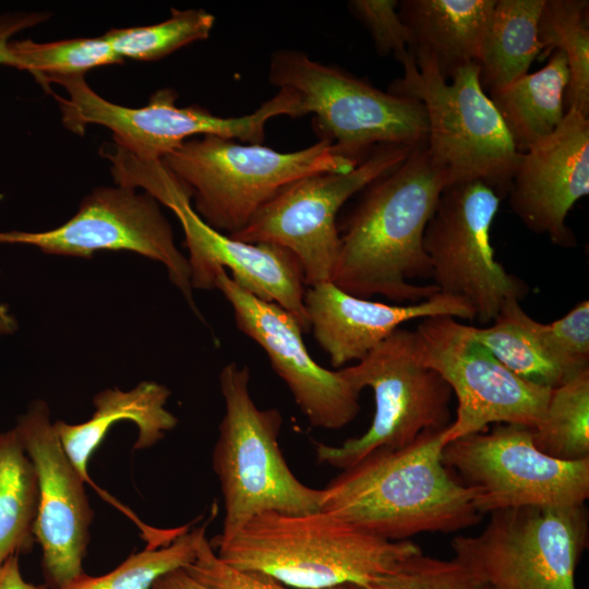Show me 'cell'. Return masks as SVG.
<instances>
[{
  "instance_id": "6da1fadb",
  "label": "cell",
  "mask_w": 589,
  "mask_h": 589,
  "mask_svg": "<svg viewBox=\"0 0 589 589\" xmlns=\"http://www.w3.org/2000/svg\"><path fill=\"white\" fill-rule=\"evenodd\" d=\"M447 175L436 166L425 144L366 188L339 229V253L330 281L345 292L369 298L381 294L416 303L440 292L434 285L411 280L431 278L423 248L425 227Z\"/></svg>"
},
{
  "instance_id": "7a4b0ae2",
  "label": "cell",
  "mask_w": 589,
  "mask_h": 589,
  "mask_svg": "<svg viewBox=\"0 0 589 589\" xmlns=\"http://www.w3.org/2000/svg\"><path fill=\"white\" fill-rule=\"evenodd\" d=\"M445 429L402 448L374 450L341 470L323 489L321 510L389 541L477 525L483 515L472 491L443 462Z\"/></svg>"
},
{
  "instance_id": "3957f363",
  "label": "cell",
  "mask_w": 589,
  "mask_h": 589,
  "mask_svg": "<svg viewBox=\"0 0 589 589\" xmlns=\"http://www.w3.org/2000/svg\"><path fill=\"white\" fill-rule=\"evenodd\" d=\"M216 549L227 564L293 589L364 586L421 552L410 540L378 538L323 510L260 514Z\"/></svg>"
},
{
  "instance_id": "277c9868",
  "label": "cell",
  "mask_w": 589,
  "mask_h": 589,
  "mask_svg": "<svg viewBox=\"0 0 589 589\" xmlns=\"http://www.w3.org/2000/svg\"><path fill=\"white\" fill-rule=\"evenodd\" d=\"M249 384L247 365L230 362L219 374L225 413L212 465L220 484L225 516L220 534L211 542L213 546L227 543L260 514L321 510L323 489L303 484L284 458L278 442L280 411L260 409Z\"/></svg>"
},
{
  "instance_id": "5b68a950",
  "label": "cell",
  "mask_w": 589,
  "mask_h": 589,
  "mask_svg": "<svg viewBox=\"0 0 589 589\" xmlns=\"http://www.w3.org/2000/svg\"><path fill=\"white\" fill-rule=\"evenodd\" d=\"M161 161L191 192L194 212L227 236L242 230L288 184L312 175L347 172L359 165L338 155L327 140L278 152L212 134L187 140Z\"/></svg>"
},
{
  "instance_id": "8992f818",
  "label": "cell",
  "mask_w": 589,
  "mask_h": 589,
  "mask_svg": "<svg viewBox=\"0 0 589 589\" xmlns=\"http://www.w3.org/2000/svg\"><path fill=\"white\" fill-rule=\"evenodd\" d=\"M399 62L404 75L387 92L423 105L426 149L449 184L481 181L500 196L508 193L522 153L481 85L479 64L465 65L445 80L422 55L408 51Z\"/></svg>"
},
{
  "instance_id": "52a82bcc",
  "label": "cell",
  "mask_w": 589,
  "mask_h": 589,
  "mask_svg": "<svg viewBox=\"0 0 589 589\" xmlns=\"http://www.w3.org/2000/svg\"><path fill=\"white\" fill-rule=\"evenodd\" d=\"M268 80L296 92L303 116H314L320 140L329 141L338 155L357 164L380 144L413 147L426 142V115L419 100L383 92L302 51L273 52Z\"/></svg>"
},
{
  "instance_id": "ba28073f",
  "label": "cell",
  "mask_w": 589,
  "mask_h": 589,
  "mask_svg": "<svg viewBox=\"0 0 589 589\" xmlns=\"http://www.w3.org/2000/svg\"><path fill=\"white\" fill-rule=\"evenodd\" d=\"M61 85L68 97L53 95L64 127L83 134L88 124H99L112 132L116 146L140 160H161L183 142L196 135H218L242 143L263 144L266 123L278 116L301 117L298 95L288 88L265 100L252 113L219 117L200 106L177 107L172 88L156 91L140 108L106 100L86 83L84 75L55 76L45 80Z\"/></svg>"
},
{
  "instance_id": "9c48e42d",
  "label": "cell",
  "mask_w": 589,
  "mask_h": 589,
  "mask_svg": "<svg viewBox=\"0 0 589 589\" xmlns=\"http://www.w3.org/2000/svg\"><path fill=\"white\" fill-rule=\"evenodd\" d=\"M340 374L357 389H372L375 411L369 429L339 446L316 443L317 461L340 470L378 449H398L422 433L450 424L453 392L413 352V332L401 327Z\"/></svg>"
},
{
  "instance_id": "30bf717a",
  "label": "cell",
  "mask_w": 589,
  "mask_h": 589,
  "mask_svg": "<svg viewBox=\"0 0 589 589\" xmlns=\"http://www.w3.org/2000/svg\"><path fill=\"white\" fill-rule=\"evenodd\" d=\"M479 534L457 536L454 557L494 589H576L588 545L585 505L495 510Z\"/></svg>"
},
{
  "instance_id": "8fae6325",
  "label": "cell",
  "mask_w": 589,
  "mask_h": 589,
  "mask_svg": "<svg viewBox=\"0 0 589 589\" xmlns=\"http://www.w3.org/2000/svg\"><path fill=\"white\" fill-rule=\"evenodd\" d=\"M413 332L417 360L436 371L457 399L445 445L486 431L492 423L534 428L551 389L529 383L507 369L473 335V326L449 315L421 318Z\"/></svg>"
},
{
  "instance_id": "7c38bea8",
  "label": "cell",
  "mask_w": 589,
  "mask_h": 589,
  "mask_svg": "<svg viewBox=\"0 0 589 589\" xmlns=\"http://www.w3.org/2000/svg\"><path fill=\"white\" fill-rule=\"evenodd\" d=\"M443 462L472 491L482 515L526 506L585 505L589 459L565 461L534 445L532 429L500 423L447 443Z\"/></svg>"
},
{
  "instance_id": "4fadbf2b",
  "label": "cell",
  "mask_w": 589,
  "mask_h": 589,
  "mask_svg": "<svg viewBox=\"0 0 589 589\" xmlns=\"http://www.w3.org/2000/svg\"><path fill=\"white\" fill-rule=\"evenodd\" d=\"M413 147L380 144L350 171L301 178L279 191L242 230L229 237L289 250L300 262L304 284L310 287L330 281L340 245L336 221L340 207L401 164Z\"/></svg>"
},
{
  "instance_id": "5bb4252c",
  "label": "cell",
  "mask_w": 589,
  "mask_h": 589,
  "mask_svg": "<svg viewBox=\"0 0 589 589\" xmlns=\"http://www.w3.org/2000/svg\"><path fill=\"white\" fill-rule=\"evenodd\" d=\"M501 196L481 181L447 185L425 227L423 248L440 292L465 300L483 325L503 304L520 301L528 286L506 272L491 244Z\"/></svg>"
},
{
  "instance_id": "9a60e30c",
  "label": "cell",
  "mask_w": 589,
  "mask_h": 589,
  "mask_svg": "<svg viewBox=\"0 0 589 589\" xmlns=\"http://www.w3.org/2000/svg\"><path fill=\"white\" fill-rule=\"evenodd\" d=\"M1 243L28 244L47 254L91 259L99 251H129L161 263L171 283L197 311L187 256L177 248L160 203L146 192L116 185L98 187L77 212L55 229L0 232Z\"/></svg>"
},
{
  "instance_id": "2e32d148",
  "label": "cell",
  "mask_w": 589,
  "mask_h": 589,
  "mask_svg": "<svg viewBox=\"0 0 589 589\" xmlns=\"http://www.w3.org/2000/svg\"><path fill=\"white\" fill-rule=\"evenodd\" d=\"M14 428L37 473L34 536L43 552L46 585L61 589L84 573L94 516L86 481L65 454L44 400L33 401Z\"/></svg>"
},
{
  "instance_id": "e0dca14e",
  "label": "cell",
  "mask_w": 589,
  "mask_h": 589,
  "mask_svg": "<svg viewBox=\"0 0 589 589\" xmlns=\"http://www.w3.org/2000/svg\"><path fill=\"white\" fill-rule=\"evenodd\" d=\"M215 288L233 310L240 332L266 352L272 368L289 388L313 428L339 430L360 412V392L339 371L316 363L303 342L298 320L279 305L263 301L220 269Z\"/></svg>"
},
{
  "instance_id": "ac0fdd59",
  "label": "cell",
  "mask_w": 589,
  "mask_h": 589,
  "mask_svg": "<svg viewBox=\"0 0 589 589\" xmlns=\"http://www.w3.org/2000/svg\"><path fill=\"white\" fill-rule=\"evenodd\" d=\"M588 193L589 120L569 108L552 134L522 153L508 191L509 205L530 231L573 248L577 239L566 218Z\"/></svg>"
},
{
  "instance_id": "d6986e66",
  "label": "cell",
  "mask_w": 589,
  "mask_h": 589,
  "mask_svg": "<svg viewBox=\"0 0 589 589\" xmlns=\"http://www.w3.org/2000/svg\"><path fill=\"white\" fill-rule=\"evenodd\" d=\"M184 232L191 286L214 289L220 269L254 297L272 302L310 329L304 305V278L300 262L289 250L271 243H247L209 227L193 209L190 199L170 207Z\"/></svg>"
},
{
  "instance_id": "ffe728a7",
  "label": "cell",
  "mask_w": 589,
  "mask_h": 589,
  "mask_svg": "<svg viewBox=\"0 0 589 589\" xmlns=\"http://www.w3.org/2000/svg\"><path fill=\"white\" fill-rule=\"evenodd\" d=\"M310 328L334 368L360 361L401 324L434 315L476 320L465 300L436 292L409 304H386L349 294L325 281L304 294Z\"/></svg>"
},
{
  "instance_id": "44dd1931",
  "label": "cell",
  "mask_w": 589,
  "mask_h": 589,
  "mask_svg": "<svg viewBox=\"0 0 589 589\" xmlns=\"http://www.w3.org/2000/svg\"><path fill=\"white\" fill-rule=\"evenodd\" d=\"M496 0H402L398 14L410 32L412 55L429 59L445 80L480 62Z\"/></svg>"
},
{
  "instance_id": "7402d4cb",
  "label": "cell",
  "mask_w": 589,
  "mask_h": 589,
  "mask_svg": "<svg viewBox=\"0 0 589 589\" xmlns=\"http://www.w3.org/2000/svg\"><path fill=\"white\" fill-rule=\"evenodd\" d=\"M170 394L165 385L153 381H143L130 390L107 388L93 398L95 411L87 421L53 423L65 454L86 482L92 483L88 460L116 422L129 420L137 426L134 449L154 446L176 428L178 419L166 408Z\"/></svg>"
},
{
  "instance_id": "603a6c76",
  "label": "cell",
  "mask_w": 589,
  "mask_h": 589,
  "mask_svg": "<svg viewBox=\"0 0 589 589\" xmlns=\"http://www.w3.org/2000/svg\"><path fill=\"white\" fill-rule=\"evenodd\" d=\"M568 82L566 56L553 50L542 69L489 92L518 152H526L561 124Z\"/></svg>"
},
{
  "instance_id": "cb8c5ba5",
  "label": "cell",
  "mask_w": 589,
  "mask_h": 589,
  "mask_svg": "<svg viewBox=\"0 0 589 589\" xmlns=\"http://www.w3.org/2000/svg\"><path fill=\"white\" fill-rule=\"evenodd\" d=\"M474 337L507 369L534 385L555 388L582 370L552 346L545 324L530 317L519 300L506 301L488 327H474Z\"/></svg>"
},
{
  "instance_id": "d4e9b609",
  "label": "cell",
  "mask_w": 589,
  "mask_h": 589,
  "mask_svg": "<svg viewBox=\"0 0 589 589\" xmlns=\"http://www.w3.org/2000/svg\"><path fill=\"white\" fill-rule=\"evenodd\" d=\"M544 0H496L479 62L480 81L489 92L526 75L542 53L538 37Z\"/></svg>"
},
{
  "instance_id": "484cf974",
  "label": "cell",
  "mask_w": 589,
  "mask_h": 589,
  "mask_svg": "<svg viewBox=\"0 0 589 589\" xmlns=\"http://www.w3.org/2000/svg\"><path fill=\"white\" fill-rule=\"evenodd\" d=\"M38 479L15 428L0 433V565L32 551Z\"/></svg>"
},
{
  "instance_id": "4316f807",
  "label": "cell",
  "mask_w": 589,
  "mask_h": 589,
  "mask_svg": "<svg viewBox=\"0 0 589 589\" xmlns=\"http://www.w3.org/2000/svg\"><path fill=\"white\" fill-rule=\"evenodd\" d=\"M589 2L587 0H544L538 24L542 52H564L569 82L564 105L589 116Z\"/></svg>"
},
{
  "instance_id": "83f0119b",
  "label": "cell",
  "mask_w": 589,
  "mask_h": 589,
  "mask_svg": "<svg viewBox=\"0 0 589 589\" xmlns=\"http://www.w3.org/2000/svg\"><path fill=\"white\" fill-rule=\"evenodd\" d=\"M532 437L538 449L553 458L589 459V369L551 389Z\"/></svg>"
},
{
  "instance_id": "f1b7e54d",
  "label": "cell",
  "mask_w": 589,
  "mask_h": 589,
  "mask_svg": "<svg viewBox=\"0 0 589 589\" xmlns=\"http://www.w3.org/2000/svg\"><path fill=\"white\" fill-rule=\"evenodd\" d=\"M9 57V67L28 71L40 84L50 77L84 75L94 68L123 62L104 35L49 43L11 40Z\"/></svg>"
},
{
  "instance_id": "f546056e",
  "label": "cell",
  "mask_w": 589,
  "mask_h": 589,
  "mask_svg": "<svg viewBox=\"0 0 589 589\" xmlns=\"http://www.w3.org/2000/svg\"><path fill=\"white\" fill-rule=\"evenodd\" d=\"M205 536L206 524L193 530L187 528L166 545H147L105 575L89 576L84 572L61 589H152L163 575L192 563Z\"/></svg>"
},
{
  "instance_id": "4dcf8cb0",
  "label": "cell",
  "mask_w": 589,
  "mask_h": 589,
  "mask_svg": "<svg viewBox=\"0 0 589 589\" xmlns=\"http://www.w3.org/2000/svg\"><path fill=\"white\" fill-rule=\"evenodd\" d=\"M214 23L215 16L202 9H171L170 16L160 23L112 28L104 37L121 59L155 61L187 45L206 40Z\"/></svg>"
},
{
  "instance_id": "1f68e13d",
  "label": "cell",
  "mask_w": 589,
  "mask_h": 589,
  "mask_svg": "<svg viewBox=\"0 0 589 589\" xmlns=\"http://www.w3.org/2000/svg\"><path fill=\"white\" fill-rule=\"evenodd\" d=\"M152 589H293L274 578L233 567L224 562L205 537L199 543L195 558L184 567L159 577ZM330 589H350L340 586Z\"/></svg>"
},
{
  "instance_id": "d6a6232c",
  "label": "cell",
  "mask_w": 589,
  "mask_h": 589,
  "mask_svg": "<svg viewBox=\"0 0 589 589\" xmlns=\"http://www.w3.org/2000/svg\"><path fill=\"white\" fill-rule=\"evenodd\" d=\"M349 586L350 589H494L455 557L442 560L422 551L383 577L364 586Z\"/></svg>"
},
{
  "instance_id": "836d02e7",
  "label": "cell",
  "mask_w": 589,
  "mask_h": 589,
  "mask_svg": "<svg viewBox=\"0 0 589 589\" xmlns=\"http://www.w3.org/2000/svg\"><path fill=\"white\" fill-rule=\"evenodd\" d=\"M396 0H351L350 13L365 27L378 55L400 61L409 51L411 35L398 14Z\"/></svg>"
},
{
  "instance_id": "e575fe53",
  "label": "cell",
  "mask_w": 589,
  "mask_h": 589,
  "mask_svg": "<svg viewBox=\"0 0 589 589\" xmlns=\"http://www.w3.org/2000/svg\"><path fill=\"white\" fill-rule=\"evenodd\" d=\"M554 349L579 369L589 368V301L582 300L561 318L545 324Z\"/></svg>"
},
{
  "instance_id": "d590c367",
  "label": "cell",
  "mask_w": 589,
  "mask_h": 589,
  "mask_svg": "<svg viewBox=\"0 0 589 589\" xmlns=\"http://www.w3.org/2000/svg\"><path fill=\"white\" fill-rule=\"evenodd\" d=\"M49 16V12H14L0 14V64L9 67V44L14 35L47 21Z\"/></svg>"
},
{
  "instance_id": "8d00e7d4",
  "label": "cell",
  "mask_w": 589,
  "mask_h": 589,
  "mask_svg": "<svg viewBox=\"0 0 589 589\" xmlns=\"http://www.w3.org/2000/svg\"><path fill=\"white\" fill-rule=\"evenodd\" d=\"M0 589H50L47 585L26 581L21 573L19 555L10 556L0 565Z\"/></svg>"
},
{
  "instance_id": "74e56055",
  "label": "cell",
  "mask_w": 589,
  "mask_h": 589,
  "mask_svg": "<svg viewBox=\"0 0 589 589\" xmlns=\"http://www.w3.org/2000/svg\"><path fill=\"white\" fill-rule=\"evenodd\" d=\"M16 329V321L5 304L0 303V336L12 334Z\"/></svg>"
}]
</instances>
